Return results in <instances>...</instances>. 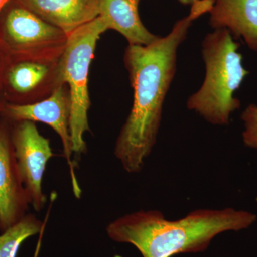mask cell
Masks as SVG:
<instances>
[{"label":"cell","mask_w":257,"mask_h":257,"mask_svg":"<svg viewBox=\"0 0 257 257\" xmlns=\"http://www.w3.org/2000/svg\"><path fill=\"white\" fill-rule=\"evenodd\" d=\"M30 205L15 157L12 124L0 121V231H5L26 215Z\"/></svg>","instance_id":"8"},{"label":"cell","mask_w":257,"mask_h":257,"mask_svg":"<svg viewBox=\"0 0 257 257\" xmlns=\"http://www.w3.org/2000/svg\"><path fill=\"white\" fill-rule=\"evenodd\" d=\"M209 13L211 28L226 29L257 52V0H215Z\"/></svg>","instance_id":"10"},{"label":"cell","mask_w":257,"mask_h":257,"mask_svg":"<svg viewBox=\"0 0 257 257\" xmlns=\"http://www.w3.org/2000/svg\"><path fill=\"white\" fill-rule=\"evenodd\" d=\"M108 29L100 16L67 36L58 65L59 79L69 85L71 101L70 133L72 151L81 155L87 152L84 134L90 131L88 111L90 106L88 77L89 67L100 36Z\"/></svg>","instance_id":"4"},{"label":"cell","mask_w":257,"mask_h":257,"mask_svg":"<svg viewBox=\"0 0 257 257\" xmlns=\"http://www.w3.org/2000/svg\"><path fill=\"white\" fill-rule=\"evenodd\" d=\"M67 36L99 16V0H18Z\"/></svg>","instance_id":"9"},{"label":"cell","mask_w":257,"mask_h":257,"mask_svg":"<svg viewBox=\"0 0 257 257\" xmlns=\"http://www.w3.org/2000/svg\"><path fill=\"white\" fill-rule=\"evenodd\" d=\"M49 73L45 62L35 60L9 61L3 79L8 99L14 103L17 96L26 95L38 87Z\"/></svg>","instance_id":"12"},{"label":"cell","mask_w":257,"mask_h":257,"mask_svg":"<svg viewBox=\"0 0 257 257\" xmlns=\"http://www.w3.org/2000/svg\"><path fill=\"white\" fill-rule=\"evenodd\" d=\"M67 36L22 5L13 7L0 27V49L9 61L52 58L63 51Z\"/></svg>","instance_id":"5"},{"label":"cell","mask_w":257,"mask_h":257,"mask_svg":"<svg viewBox=\"0 0 257 257\" xmlns=\"http://www.w3.org/2000/svg\"><path fill=\"white\" fill-rule=\"evenodd\" d=\"M8 64H9V59L0 49V88L3 86V77Z\"/></svg>","instance_id":"15"},{"label":"cell","mask_w":257,"mask_h":257,"mask_svg":"<svg viewBox=\"0 0 257 257\" xmlns=\"http://www.w3.org/2000/svg\"><path fill=\"white\" fill-rule=\"evenodd\" d=\"M45 223L32 214H27L21 220L3 231L0 235V257H17L24 241L41 234Z\"/></svg>","instance_id":"13"},{"label":"cell","mask_w":257,"mask_h":257,"mask_svg":"<svg viewBox=\"0 0 257 257\" xmlns=\"http://www.w3.org/2000/svg\"><path fill=\"white\" fill-rule=\"evenodd\" d=\"M256 219L252 213L231 208L199 209L176 221L159 211H140L115 219L106 231L113 241L133 245L143 257H172L202 252L218 234L247 229Z\"/></svg>","instance_id":"2"},{"label":"cell","mask_w":257,"mask_h":257,"mask_svg":"<svg viewBox=\"0 0 257 257\" xmlns=\"http://www.w3.org/2000/svg\"><path fill=\"white\" fill-rule=\"evenodd\" d=\"M239 47L226 29L214 30L202 41L205 77L199 90L188 98L187 106L211 124H229L231 113L241 106L234 93L249 72L243 67Z\"/></svg>","instance_id":"3"},{"label":"cell","mask_w":257,"mask_h":257,"mask_svg":"<svg viewBox=\"0 0 257 257\" xmlns=\"http://www.w3.org/2000/svg\"><path fill=\"white\" fill-rule=\"evenodd\" d=\"M3 103L4 102H3V99H2L1 97V94H0V110H1L2 106H3Z\"/></svg>","instance_id":"18"},{"label":"cell","mask_w":257,"mask_h":257,"mask_svg":"<svg viewBox=\"0 0 257 257\" xmlns=\"http://www.w3.org/2000/svg\"><path fill=\"white\" fill-rule=\"evenodd\" d=\"M215 0H197L167 36L147 45H128L124 64L134 90L133 105L114 147V156L130 174L143 170L156 144L167 93L177 72V52L193 23L209 13Z\"/></svg>","instance_id":"1"},{"label":"cell","mask_w":257,"mask_h":257,"mask_svg":"<svg viewBox=\"0 0 257 257\" xmlns=\"http://www.w3.org/2000/svg\"><path fill=\"white\" fill-rule=\"evenodd\" d=\"M12 124V140L15 157L30 205L36 211L45 206L42 179L47 162L53 156L50 140L42 136L35 122L22 121Z\"/></svg>","instance_id":"7"},{"label":"cell","mask_w":257,"mask_h":257,"mask_svg":"<svg viewBox=\"0 0 257 257\" xmlns=\"http://www.w3.org/2000/svg\"><path fill=\"white\" fill-rule=\"evenodd\" d=\"M244 123L242 134L244 145L257 150V106L250 104L243 111L241 116Z\"/></svg>","instance_id":"14"},{"label":"cell","mask_w":257,"mask_h":257,"mask_svg":"<svg viewBox=\"0 0 257 257\" xmlns=\"http://www.w3.org/2000/svg\"><path fill=\"white\" fill-rule=\"evenodd\" d=\"M196 1H197V0H178V2L180 4L183 5H192L193 3H195Z\"/></svg>","instance_id":"16"},{"label":"cell","mask_w":257,"mask_h":257,"mask_svg":"<svg viewBox=\"0 0 257 257\" xmlns=\"http://www.w3.org/2000/svg\"><path fill=\"white\" fill-rule=\"evenodd\" d=\"M0 114L11 123L22 121H40L50 126L60 137L63 147V153L69 166L74 195L79 199L82 189L77 182L75 164L72 157V138L70 133L71 101L69 92L64 84L56 87L47 99L35 103L4 102Z\"/></svg>","instance_id":"6"},{"label":"cell","mask_w":257,"mask_h":257,"mask_svg":"<svg viewBox=\"0 0 257 257\" xmlns=\"http://www.w3.org/2000/svg\"><path fill=\"white\" fill-rule=\"evenodd\" d=\"M141 0H99V16L109 30L119 32L128 45H147L159 36L149 31L143 25L139 5Z\"/></svg>","instance_id":"11"},{"label":"cell","mask_w":257,"mask_h":257,"mask_svg":"<svg viewBox=\"0 0 257 257\" xmlns=\"http://www.w3.org/2000/svg\"><path fill=\"white\" fill-rule=\"evenodd\" d=\"M10 1H11V0H0V12L3 10L5 5L8 4Z\"/></svg>","instance_id":"17"}]
</instances>
